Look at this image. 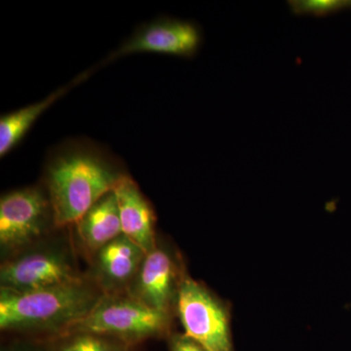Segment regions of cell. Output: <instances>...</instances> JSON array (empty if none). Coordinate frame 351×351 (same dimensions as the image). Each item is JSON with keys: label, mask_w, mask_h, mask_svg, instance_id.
<instances>
[{"label": "cell", "mask_w": 351, "mask_h": 351, "mask_svg": "<svg viewBox=\"0 0 351 351\" xmlns=\"http://www.w3.org/2000/svg\"><path fill=\"white\" fill-rule=\"evenodd\" d=\"M128 176L119 159L90 141L57 147L44 164L43 180L58 228L71 226Z\"/></svg>", "instance_id": "6da1fadb"}, {"label": "cell", "mask_w": 351, "mask_h": 351, "mask_svg": "<svg viewBox=\"0 0 351 351\" xmlns=\"http://www.w3.org/2000/svg\"><path fill=\"white\" fill-rule=\"evenodd\" d=\"M104 293L87 276L76 282L16 293L0 289V330L46 341L86 317Z\"/></svg>", "instance_id": "7a4b0ae2"}, {"label": "cell", "mask_w": 351, "mask_h": 351, "mask_svg": "<svg viewBox=\"0 0 351 351\" xmlns=\"http://www.w3.org/2000/svg\"><path fill=\"white\" fill-rule=\"evenodd\" d=\"M71 226L58 228L40 241L2 260L0 289L32 292L76 282L86 276L80 269Z\"/></svg>", "instance_id": "3957f363"}, {"label": "cell", "mask_w": 351, "mask_h": 351, "mask_svg": "<svg viewBox=\"0 0 351 351\" xmlns=\"http://www.w3.org/2000/svg\"><path fill=\"white\" fill-rule=\"evenodd\" d=\"M174 318L170 314L149 308L128 293L104 295L86 317L69 327L64 334L94 332L132 346L149 339L168 338Z\"/></svg>", "instance_id": "277c9868"}, {"label": "cell", "mask_w": 351, "mask_h": 351, "mask_svg": "<svg viewBox=\"0 0 351 351\" xmlns=\"http://www.w3.org/2000/svg\"><path fill=\"white\" fill-rule=\"evenodd\" d=\"M58 228L54 208L43 184L4 193L0 198V258L10 257Z\"/></svg>", "instance_id": "5b68a950"}, {"label": "cell", "mask_w": 351, "mask_h": 351, "mask_svg": "<svg viewBox=\"0 0 351 351\" xmlns=\"http://www.w3.org/2000/svg\"><path fill=\"white\" fill-rule=\"evenodd\" d=\"M184 334L207 351H234L230 308L206 285L186 276L176 306Z\"/></svg>", "instance_id": "8992f818"}, {"label": "cell", "mask_w": 351, "mask_h": 351, "mask_svg": "<svg viewBox=\"0 0 351 351\" xmlns=\"http://www.w3.org/2000/svg\"><path fill=\"white\" fill-rule=\"evenodd\" d=\"M186 276L181 253L158 235L156 248L145 254L127 293L149 308L176 317L180 289Z\"/></svg>", "instance_id": "52a82bcc"}, {"label": "cell", "mask_w": 351, "mask_h": 351, "mask_svg": "<svg viewBox=\"0 0 351 351\" xmlns=\"http://www.w3.org/2000/svg\"><path fill=\"white\" fill-rule=\"evenodd\" d=\"M202 41V32L195 22L170 17L159 18L136 29L104 64L125 55L141 52L193 58L199 51Z\"/></svg>", "instance_id": "ba28073f"}, {"label": "cell", "mask_w": 351, "mask_h": 351, "mask_svg": "<svg viewBox=\"0 0 351 351\" xmlns=\"http://www.w3.org/2000/svg\"><path fill=\"white\" fill-rule=\"evenodd\" d=\"M145 256L141 247L122 234L88 261L85 274L104 295L127 293Z\"/></svg>", "instance_id": "9c48e42d"}, {"label": "cell", "mask_w": 351, "mask_h": 351, "mask_svg": "<svg viewBox=\"0 0 351 351\" xmlns=\"http://www.w3.org/2000/svg\"><path fill=\"white\" fill-rule=\"evenodd\" d=\"M71 228L76 250L86 263L105 245L123 234L114 189L96 201Z\"/></svg>", "instance_id": "30bf717a"}, {"label": "cell", "mask_w": 351, "mask_h": 351, "mask_svg": "<svg viewBox=\"0 0 351 351\" xmlns=\"http://www.w3.org/2000/svg\"><path fill=\"white\" fill-rule=\"evenodd\" d=\"M119 202L120 219L123 234L145 252L156 248L158 234L156 232V214L151 201L145 197L137 182L130 176L114 188Z\"/></svg>", "instance_id": "8fae6325"}, {"label": "cell", "mask_w": 351, "mask_h": 351, "mask_svg": "<svg viewBox=\"0 0 351 351\" xmlns=\"http://www.w3.org/2000/svg\"><path fill=\"white\" fill-rule=\"evenodd\" d=\"M89 75H91L90 71L83 73L75 80L64 87L60 88L44 100L29 107L21 108L17 112L2 115L0 119V156L1 157L6 156L11 149L19 144L32 124L43 114V112L60 99V97L64 96L69 89L86 80Z\"/></svg>", "instance_id": "7c38bea8"}, {"label": "cell", "mask_w": 351, "mask_h": 351, "mask_svg": "<svg viewBox=\"0 0 351 351\" xmlns=\"http://www.w3.org/2000/svg\"><path fill=\"white\" fill-rule=\"evenodd\" d=\"M43 341L49 351H130L131 346L119 339L88 332H66Z\"/></svg>", "instance_id": "4fadbf2b"}, {"label": "cell", "mask_w": 351, "mask_h": 351, "mask_svg": "<svg viewBox=\"0 0 351 351\" xmlns=\"http://www.w3.org/2000/svg\"><path fill=\"white\" fill-rule=\"evenodd\" d=\"M288 5L294 15L321 18L351 10V0H291Z\"/></svg>", "instance_id": "5bb4252c"}, {"label": "cell", "mask_w": 351, "mask_h": 351, "mask_svg": "<svg viewBox=\"0 0 351 351\" xmlns=\"http://www.w3.org/2000/svg\"><path fill=\"white\" fill-rule=\"evenodd\" d=\"M167 339L170 351H207L184 332H172Z\"/></svg>", "instance_id": "9a60e30c"}, {"label": "cell", "mask_w": 351, "mask_h": 351, "mask_svg": "<svg viewBox=\"0 0 351 351\" xmlns=\"http://www.w3.org/2000/svg\"><path fill=\"white\" fill-rule=\"evenodd\" d=\"M38 343V339L29 338L12 339L2 346L0 351H49L47 346H43Z\"/></svg>", "instance_id": "2e32d148"}]
</instances>
